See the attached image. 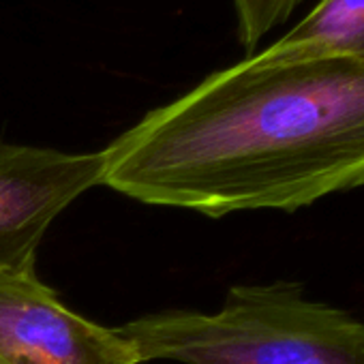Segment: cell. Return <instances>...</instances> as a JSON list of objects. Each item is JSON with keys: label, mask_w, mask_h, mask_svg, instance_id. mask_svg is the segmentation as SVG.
<instances>
[{"label": "cell", "mask_w": 364, "mask_h": 364, "mask_svg": "<svg viewBox=\"0 0 364 364\" xmlns=\"http://www.w3.org/2000/svg\"><path fill=\"white\" fill-rule=\"evenodd\" d=\"M101 154V185L213 219L294 213L360 189L364 58L247 56L150 109Z\"/></svg>", "instance_id": "1"}, {"label": "cell", "mask_w": 364, "mask_h": 364, "mask_svg": "<svg viewBox=\"0 0 364 364\" xmlns=\"http://www.w3.org/2000/svg\"><path fill=\"white\" fill-rule=\"evenodd\" d=\"M118 332L141 362L364 364V321L306 298L296 281L234 285L215 313H150Z\"/></svg>", "instance_id": "2"}, {"label": "cell", "mask_w": 364, "mask_h": 364, "mask_svg": "<svg viewBox=\"0 0 364 364\" xmlns=\"http://www.w3.org/2000/svg\"><path fill=\"white\" fill-rule=\"evenodd\" d=\"M103 182V154L0 141V268L37 272L48 228Z\"/></svg>", "instance_id": "3"}, {"label": "cell", "mask_w": 364, "mask_h": 364, "mask_svg": "<svg viewBox=\"0 0 364 364\" xmlns=\"http://www.w3.org/2000/svg\"><path fill=\"white\" fill-rule=\"evenodd\" d=\"M0 364H141L118 328L67 309L37 272L0 268Z\"/></svg>", "instance_id": "4"}, {"label": "cell", "mask_w": 364, "mask_h": 364, "mask_svg": "<svg viewBox=\"0 0 364 364\" xmlns=\"http://www.w3.org/2000/svg\"><path fill=\"white\" fill-rule=\"evenodd\" d=\"M253 56L266 63L328 56L364 58V0H319L300 24Z\"/></svg>", "instance_id": "5"}, {"label": "cell", "mask_w": 364, "mask_h": 364, "mask_svg": "<svg viewBox=\"0 0 364 364\" xmlns=\"http://www.w3.org/2000/svg\"><path fill=\"white\" fill-rule=\"evenodd\" d=\"M302 3L304 0H234L238 41L247 56H253L259 41L270 31L285 24Z\"/></svg>", "instance_id": "6"}]
</instances>
